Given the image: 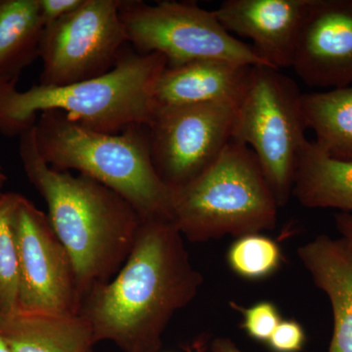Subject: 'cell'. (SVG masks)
<instances>
[{"mask_svg":"<svg viewBox=\"0 0 352 352\" xmlns=\"http://www.w3.org/2000/svg\"><path fill=\"white\" fill-rule=\"evenodd\" d=\"M183 239L170 220L143 219L119 272L82 298L80 314L95 344L109 340L122 352L160 351L168 323L204 282Z\"/></svg>","mask_w":352,"mask_h":352,"instance_id":"cell-1","label":"cell"},{"mask_svg":"<svg viewBox=\"0 0 352 352\" xmlns=\"http://www.w3.org/2000/svg\"><path fill=\"white\" fill-rule=\"evenodd\" d=\"M19 138L23 168L45 201L51 226L71 256L82 300L119 272L143 219L126 199L101 183L51 168L39 155L34 126Z\"/></svg>","mask_w":352,"mask_h":352,"instance_id":"cell-2","label":"cell"},{"mask_svg":"<svg viewBox=\"0 0 352 352\" xmlns=\"http://www.w3.org/2000/svg\"><path fill=\"white\" fill-rule=\"evenodd\" d=\"M168 66L159 53L124 48L106 75L63 87L38 85L25 91L16 80H0V133L16 138L36 126L38 113L60 111L94 131L119 134L151 124L155 85Z\"/></svg>","mask_w":352,"mask_h":352,"instance_id":"cell-3","label":"cell"},{"mask_svg":"<svg viewBox=\"0 0 352 352\" xmlns=\"http://www.w3.org/2000/svg\"><path fill=\"white\" fill-rule=\"evenodd\" d=\"M39 155L55 170L78 171L113 190L142 219L171 221L173 189L157 175L148 126L119 134L94 131L60 111L39 113L34 126Z\"/></svg>","mask_w":352,"mask_h":352,"instance_id":"cell-4","label":"cell"},{"mask_svg":"<svg viewBox=\"0 0 352 352\" xmlns=\"http://www.w3.org/2000/svg\"><path fill=\"white\" fill-rule=\"evenodd\" d=\"M278 206L258 159L231 140L212 166L173 190L171 222L192 243L273 230Z\"/></svg>","mask_w":352,"mask_h":352,"instance_id":"cell-5","label":"cell"},{"mask_svg":"<svg viewBox=\"0 0 352 352\" xmlns=\"http://www.w3.org/2000/svg\"><path fill=\"white\" fill-rule=\"evenodd\" d=\"M302 95L295 80L280 69L254 66L236 113L232 140L254 152L279 208L293 196L307 141Z\"/></svg>","mask_w":352,"mask_h":352,"instance_id":"cell-6","label":"cell"},{"mask_svg":"<svg viewBox=\"0 0 352 352\" xmlns=\"http://www.w3.org/2000/svg\"><path fill=\"white\" fill-rule=\"evenodd\" d=\"M120 15L134 50L141 54L159 53L168 66L219 60L270 67L252 45L227 32L214 11L196 2L166 0L148 4L122 0Z\"/></svg>","mask_w":352,"mask_h":352,"instance_id":"cell-7","label":"cell"},{"mask_svg":"<svg viewBox=\"0 0 352 352\" xmlns=\"http://www.w3.org/2000/svg\"><path fill=\"white\" fill-rule=\"evenodd\" d=\"M120 0H85L76 11L44 27L39 85L63 87L106 75L129 44Z\"/></svg>","mask_w":352,"mask_h":352,"instance_id":"cell-8","label":"cell"},{"mask_svg":"<svg viewBox=\"0 0 352 352\" xmlns=\"http://www.w3.org/2000/svg\"><path fill=\"white\" fill-rule=\"evenodd\" d=\"M237 107L214 102L155 111L148 126L150 152L170 188L187 184L217 161L232 140Z\"/></svg>","mask_w":352,"mask_h":352,"instance_id":"cell-9","label":"cell"},{"mask_svg":"<svg viewBox=\"0 0 352 352\" xmlns=\"http://www.w3.org/2000/svg\"><path fill=\"white\" fill-rule=\"evenodd\" d=\"M19 288L17 309L80 314V298L73 261L47 214L19 195L15 208Z\"/></svg>","mask_w":352,"mask_h":352,"instance_id":"cell-10","label":"cell"},{"mask_svg":"<svg viewBox=\"0 0 352 352\" xmlns=\"http://www.w3.org/2000/svg\"><path fill=\"white\" fill-rule=\"evenodd\" d=\"M292 69L310 87L352 85V0H310Z\"/></svg>","mask_w":352,"mask_h":352,"instance_id":"cell-11","label":"cell"},{"mask_svg":"<svg viewBox=\"0 0 352 352\" xmlns=\"http://www.w3.org/2000/svg\"><path fill=\"white\" fill-rule=\"evenodd\" d=\"M310 0H226L214 12L231 34L251 39L271 68H292Z\"/></svg>","mask_w":352,"mask_h":352,"instance_id":"cell-12","label":"cell"},{"mask_svg":"<svg viewBox=\"0 0 352 352\" xmlns=\"http://www.w3.org/2000/svg\"><path fill=\"white\" fill-rule=\"evenodd\" d=\"M252 67L219 60L166 66L155 85V111L214 102L239 105Z\"/></svg>","mask_w":352,"mask_h":352,"instance_id":"cell-13","label":"cell"},{"mask_svg":"<svg viewBox=\"0 0 352 352\" xmlns=\"http://www.w3.org/2000/svg\"><path fill=\"white\" fill-rule=\"evenodd\" d=\"M317 288L330 300L333 336L329 352H352V245L319 235L298 249Z\"/></svg>","mask_w":352,"mask_h":352,"instance_id":"cell-14","label":"cell"},{"mask_svg":"<svg viewBox=\"0 0 352 352\" xmlns=\"http://www.w3.org/2000/svg\"><path fill=\"white\" fill-rule=\"evenodd\" d=\"M0 328L12 352H94L91 326L80 314L17 309L0 314Z\"/></svg>","mask_w":352,"mask_h":352,"instance_id":"cell-15","label":"cell"},{"mask_svg":"<svg viewBox=\"0 0 352 352\" xmlns=\"http://www.w3.org/2000/svg\"><path fill=\"white\" fill-rule=\"evenodd\" d=\"M293 196L307 208L352 214V162L329 157L307 140L296 168Z\"/></svg>","mask_w":352,"mask_h":352,"instance_id":"cell-16","label":"cell"},{"mask_svg":"<svg viewBox=\"0 0 352 352\" xmlns=\"http://www.w3.org/2000/svg\"><path fill=\"white\" fill-rule=\"evenodd\" d=\"M44 30L38 0H0V80H16L38 58Z\"/></svg>","mask_w":352,"mask_h":352,"instance_id":"cell-17","label":"cell"},{"mask_svg":"<svg viewBox=\"0 0 352 352\" xmlns=\"http://www.w3.org/2000/svg\"><path fill=\"white\" fill-rule=\"evenodd\" d=\"M305 126L329 157L352 162V85L302 95Z\"/></svg>","mask_w":352,"mask_h":352,"instance_id":"cell-18","label":"cell"},{"mask_svg":"<svg viewBox=\"0 0 352 352\" xmlns=\"http://www.w3.org/2000/svg\"><path fill=\"white\" fill-rule=\"evenodd\" d=\"M20 194L0 192V314L17 310L19 288L15 208Z\"/></svg>","mask_w":352,"mask_h":352,"instance_id":"cell-19","label":"cell"},{"mask_svg":"<svg viewBox=\"0 0 352 352\" xmlns=\"http://www.w3.org/2000/svg\"><path fill=\"white\" fill-rule=\"evenodd\" d=\"M282 251L276 241L261 233L236 238L226 254L229 267L238 276L250 281L266 279L282 263Z\"/></svg>","mask_w":352,"mask_h":352,"instance_id":"cell-20","label":"cell"},{"mask_svg":"<svg viewBox=\"0 0 352 352\" xmlns=\"http://www.w3.org/2000/svg\"><path fill=\"white\" fill-rule=\"evenodd\" d=\"M233 307L242 314L243 330L258 342H267L282 321L279 309L271 302H259L248 308L237 305H234Z\"/></svg>","mask_w":352,"mask_h":352,"instance_id":"cell-21","label":"cell"},{"mask_svg":"<svg viewBox=\"0 0 352 352\" xmlns=\"http://www.w3.org/2000/svg\"><path fill=\"white\" fill-rule=\"evenodd\" d=\"M305 330L294 319L282 320L268 340L267 344L273 352H300L305 346Z\"/></svg>","mask_w":352,"mask_h":352,"instance_id":"cell-22","label":"cell"},{"mask_svg":"<svg viewBox=\"0 0 352 352\" xmlns=\"http://www.w3.org/2000/svg\"><path fill=\"white\" fill-rule=\"evenodd\" d=\"M85 0H38L44 27L76 11Z\"/></svg>","mask_w":352,"mask_h":352,"instance_id":"cell-23","label":"cell"},{"mask_svg":"<svg viewBox=\"0 0 352 352\" xmlns=\"http://www.w3.org/2000/svg\"><path fill=\"white\" fill-rule=\"evenodd\" d=\"M335 224L342 238L352 245V214L340 212L335 215Z\"/></svg>","mask_w":352,"mask_h":352,"instance_id":"cell-24","label":"cell"},{"mask_svg":"<svg viewBox=\"0 0 352 352\" xmlns=\"http://www.w3.org/2000/svg\"><path fill=\"white\" fill-rule=\"evenodd\" d=\"M210 352H242L228 338H217L212 340Z\"/></svg>","mask_w":352,"mask_h":352,"instance_id":"cell-25","label":"cell"},{"mask_svg":"<svg viewBox=\"0 0 352 352\" xmlns=\"http://www.w3.org/2000/svg\"><path fill=\"white\" fill-rule=\"evenodd\" d=\"M0 352H12L2 333L1 328H0Z\"/></svg>","mask_w":352,"mask_h":352,"instance_id":"cell-26","label":"cell"},{"mask_svg":"<svg viewBox=\"0 0 352 352\" xmlns=\"http://www.w3.org/2000/svg\"><path fill=\"white\" fill-rule=\"evenodd\" d=\"M6 182L7 176L6 173H4L3 168H2L1 164H0V192L2 191V188H3Z\"/></svg>","mask_w":352,"mask_h":352,"instance_id":"cell-27","label":"cell"}]
</instances>
